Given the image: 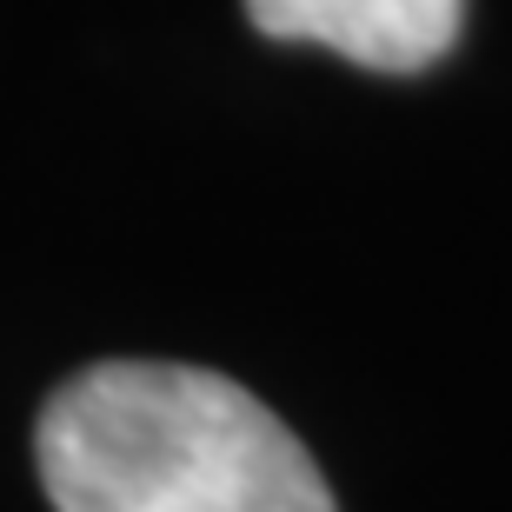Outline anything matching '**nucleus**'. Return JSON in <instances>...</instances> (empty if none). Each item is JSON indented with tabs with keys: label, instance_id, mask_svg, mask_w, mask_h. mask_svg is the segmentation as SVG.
Here are the masks:
<instances>
[{
	"label": "nucleus",
	"instance_id": "1",
	"mask_svg": "<svg viewBox=\"0 0 512 512\" xmlns=\"http://www.w3.org/2000/svg\"><path fill=\"white\" fill-rule=\"evenodd\" d=\"M34 466L54 512H340L266 399L180 360H100L60 380Z\"/></svg>",
	"mask_w": 512,
	"mask_h": 512
},
{
	"label": "nucleus",
	"instance_id": "2",
	"mask_svg": "<svg viewBox=\"0 0 512 512\" xmlns=\"http://www.w3.org/2000/svg\"><path fill=\"white\" fill-rule=\"evenodd\" d=\"M266 40H313L373 74H426L453 54L466 0H247Z\"/></svg>",
	"mask_w": 512,
	"mask_h": 512
}]
</instances>
